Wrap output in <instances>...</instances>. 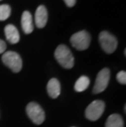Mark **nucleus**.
<instances>
[{
    "mask_svg": "<svg viewBox=\"0 0 126 127\" xmlns=\"http://www.w3.org/2000/svg\"><path fill=\"white\" fill-rule=\"evenodd\" d=\"M99 43L103 51L106 53H112L117 48L116 38L107 31H101L99 34Z\"/></svg>",
    "mask_w": 126,
    "mask_h": 127,
    "instance_id": "nucleus-5",
    "label": "nucleus"
},
{
    "mask_svg": "<svg viewBox=\"0 0 126 127\" xmlns=\"http://www.w3.org/2000/svg\"><path fill=\"white\" fill-rule=\"evenodd\" d=\"M55 58L57 59L58 63L66 69H71L74 66L75 59L72 55L71 50L66 45H59L56 48Z\"/></svg>",
    "mask_w": 126,
    "mask_h": 127,
    "instance_id": "nucleus-1",
    "label": "nucleus"
},
{
    "mask_svg": "<svg viewBox=\"0 0 126 127\" xmlns=\"http://www.w3.org/2000/svg\"><path fill=\"white\" fill-rule=\"evenodd\" d=\"M6 48H7L6 43H5L3 40L0 39V54H1V53H3L5 52Z\"/></svg>",
    "mask_w": 126,
    "mask_h": 127,
    "instance_id": "nucleus-16",
    "label": "nucleus"
},
{
    "mask_svg": "<svg viewBox=\"0 0 126 127\" xmlns=\"http://www.w3.org/2000/svg\"><path fill=\"white\" fill-rule=\"evenodd\" d=\"M64 2H65V3L66 4V6L69 7H71L76 5V0H64Z\"/></svg>",
    "mask_w": 126,
    "mask_h": 127,
    "instance_id": "nucleus-17",
    "label": "nucleus"
},
{
    "mask_svg": "<svg viewBox=\"0 0 126 127\" xmlns=\"http://www.w3.org/2000/svg\"><path fill=\"white\" fill-rule=\"evenodd\" d=\"M89 83H90V80L88 79V77L85 76V75L80 76L76 82L75 90L77 92L84 91L85 90H87V88L88 87V85H89Z\"/></svg>",
    "mask_w": 126,
    "mask_h": 127,
    "instance_id": "nucleus-13",
    "label": "nucleus"
},
{
    "mask_svg": "<svg viewBox=\"0 0 126 127\" xmlns=\"http://www.w3.org/2000/svg\"><path fill=\"white\" fill-rule=\"evenodd\" d=\"M110 80V70L104 68L99 71L98 76L96 78V82L93 87V94H99L103 92L108 85Z\"/></svg>",
    "mask_w": 126,
    "mask_h": 127,
    "instance_id": "nucleus-7",
    "label": "nucleus"
},
{
    "mask_svg": "<svg viewBox=\"0 0 126 127\" xmlns=\"http://www.w3.org/2000/svg\"><path fill=\"white\" fill-rule=\"evenodd\" d=\"M34 20L36 26L39 29L44 28L46 26L48 21V11L44 6L41 5L36 9Z\"/></svg>",
    "mask_w": 126,
    "mask_h": 127,
    "instance_id": "nucleus-8",
    "label": "nucleus"
},
{
    "mask_svg": "<svg viewBox=\"0 0 126 127\" xmlns=\"http://www.w3.org/2000/svg\"><path fill=\"white\" fill-rule=\"evenodd\" d=\"M0 1H2V0H0Z\"/></svg>",
    "mask_w": 126,
    "mask_h": 127,
    "instance_id": "nucleus-18",
    "label": "nucleus"
},
{
    "mask_svg": "<svg viewBox=\"0 0 126 127\" xmlns=\"http://www.w3.org/2000/svg\"><path fill=\"white\" fill-rule=\"evenodd\" d=\"M11 7L7 4L0 5V21H5L10 17Z\"/></svg>",
    "mask_w": 126,
    "mask_h": 127,
    "instance_id": "nucleus-14",
    "label": "nucleus"
},
{
    "mask_svg": "<svg viewBox=\"0 0 126 127\" xmlns=\"http://www.w3.org/2000/svg\"><path fill=\"white\" fill-rule=\"evenodd\" d=\"M21 27L23 31L26 34H30L34 31V24L33 18L30 14V12L28 11H25L21 17Z\"/></svg>",
    "mask_w": 126,
    "mask_h": 127,
    "instance_id": "nucleus-9",
    "label": "nucleus"
},
{
    "mask_svg": "<svg viewBox=\"0 0 126 127\" xmlns=\"http://www.w3.org/2000/svg\"><path fill=\"white\" fill-rule=\"evenodd\" d=\"M47 90L49 95L52 98H57L60 95L61 93V85L58 80L57 79H55V78L51 79L49 81V83H48Z\"/></svg>",
    "mask_w": 126,
    "mask_h": 127,
    "instance_id": "nucleus-11",
    "label": "nucleus"
},
{
    "mask_svg": "<svg viewBox=\"0 0 126 127\" xmlns=\"http://www.w3.org/2000/svg\"><path fill=\"white\" fill-rule=\"evenodd\" d=\"M105 110V103L101 100H95L88 105L85 110V117L89 121L98 120Z\"/></svg>",
    "mask_w": 126,
    "mask_h": 127,
    "instance_id": "nucleus-4",
    "label": "nucleus"
},
{
    "mask_svg": "<svg viewBox=\"0 0 126 127\" xmlns=\"http://www.w3.org/2000/svg\"><path fill=\"white\" fill-rule=\"evenodd\" d=\"M4 33L7 41L11 44H17L20 40V34L17 29L13 25H7L4 28Z\"/></svg>",
    "mask_w": 126,
    "mask_h": 127,
    "instance_id": "nucleus-10",
    "label": "nucleus"
},
{
    "mask_svg": "<svg viewBox=\"0 0 126 127\" xmlns=\"http://www.w3.org/2000/svg\"><path fill=\"white\" fill-rule=\"evenodd\" d=\"M116 79L120 84L125 85L126 84V72L125 71H120L116 75Z\"/></svg>",
    "mask_w": 126,
    "mask_h": 127,
    "instance_id": "nucleus-15",
    "label": "nucleus"
},
{
    "mask_svg": "<svg viewBox=\"0 0 126 127\" xmlns=\"http://www.w3.org/2000/svg\"><path fill=\"white\" fill-rule=\"evenodd\" d=\"M106 127H124V121L119 114H112L107 118Z\"/></svg>",
    "mask_w": 126,
    "mask_h": 127,
    "instance_id": "nucleus-12",
    "label": "nucleus"
},
{
    "mask_svg": "<svg viewBox=\"0 0 126 127\" xmlns=\"http://www.w3.org/2000/svg\"><path fill=\"white\" fill-rule=\"evenodd\" d=\"M26 113L28 117L31 119L36 125H40L44 121L45 119V114L44 110L39 104L35 102H29L26 107Z\"/></svg>",
    "mask_w": 126,
    "mask_h": 127,
    "instance_id": "nucleus-6",
    "label": "nucleus"
},
{
    "mask_svg": "<svg viewBox=\"0 0 126 127\" xmlns=\"http://www.w3.org/2000/svg\"><path fill=\"white\" fill-rule=\"evenodd\" d=\"M91 37L86 31H81L74 34L71 37V43L72 46L77 50H86L90 44Z\"/></svg>",
    "mask_w": 126,
    "mask_h": 127,
    "instance_id": "nucleus-3",
    "label": "nucleus"
},
{
    "mask_svg": "<svg viewBox=\"0 0 126 127\" xmlns=\"http://www.w3.org/2000/svg\"><path fill=\"white\" fill-rule=\"evenodd\" d=\"M2 61L4 65L12 70L13 72H19L22 68V60L18 53L8 51L4 53L2 57Z\"/></svg>",
    "mask_w": 126,
    "mask_h": 127,
    "instance_id": "nucleus-2",
    "label": "nucleus"
}]
</instances>
